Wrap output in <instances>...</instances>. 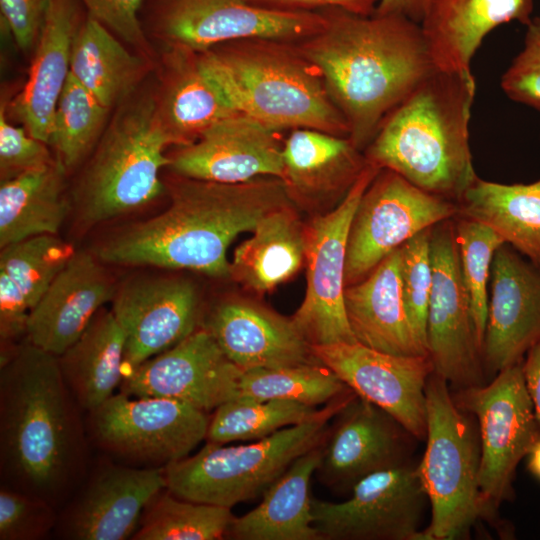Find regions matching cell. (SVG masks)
I'll list each match as a JSON object with an SVG mask.
<instances>
[{"label":"cell","instance_id":"cell-1","mask_svg":"<svg viewBox=\"0 0 540 540\" xmlns=\"http://www.w3.org/2000/svg\"><path fill=\"white\" fill-rule=\"evenodd\" d=\"M83 413L56 355L26 338L1 351V485L59 511L91 464Z\"/></svg>","mask_w":540,"mask_h":540},{"label":"cell","instance_id":"cell-2","mask_svg":"<svg viewBox=\"0 0 540 540\" xmlns=\"http://www.w3.org/2000/svg\"><path fill=\"white\" fill-rule=\"evenodd\" d=\"M325 26L297 42L316 67L361 151L387 115L435 68L420 25L397 15L327 10Z\"/></svg>","mask_w":540,"mask_h":540},{"label":"cell","instance_id":"cell-3","mask_svg":"<svg viewBox=\"0 0 540 540\" xmlns=\"http://www.w3.org/2000/svg\"><path fill=\"white\" fill-rule=\"evenodd\" d=\"M169 206L104 240L96 257L116 265L188 269L229 277L227 249L268 212L289 203L284 181L259 177L224 184L179 177Z\"/></svg>","mask_w":540,"mask_h":540},{"label":"cell","instance_id":"cell-4","mask_svg":"<svg viewBox=\"0 0 540 540\" xmlns=\"http://www.w3.org/2000/svg\"><path fill=\"white\" fill-rule=\"evenodd\" d=\"M472 73L434 70L383 120L365 148L368 163L458 202L477 180L469 143Z\"/></svg>","mask_w":540,"mask_h":540},{"label":"cell","instance_id":"cell-5","mask_svg":"<svg viewBox=\"0 0 540 540\" xmlns=\"http://www.w3.org/2000/svg\"><path fill=\"white\" fill-rule=\"evenodd\" d=\"M199 58L240 114L276 131L309 128L349 137L344 116L297 42L243 39Z\"/></svg>","mask_w":540,"mask_h":540},{"label":"cell","instance_id":"cell-6","mask_svg":"<svg viewBox=\"0 0 540 540\" xmlns=\"http://www.w3.org/2000/svg\"><path fill=\"white\" fill-rule=\"evenodd\" d=\"M170 145L156 94L132 96L118 106L76 188L82 222L102 223L156 199L164 190L160 173L170 164L164 153Z\"/></svg>","mask_w":540,"mask_h":540},{"label":"cell","instance_id":"cell-7","mask_svg":"<svg viewBox=\"0 0 540 540\" xmlns=\"http://www.w3.org/2000/svg\"><path fill=\"white\" fill-rule=\"evenodd\" d=\"M354 396L350 390L308 420L248 444L206 442L196 454L163 468L165 488L185 500L228 508L254 499L324 441L328 423Z\"/></svg>","mask_w":540,"mask_h":540},{"label":"cell","instance_id":"cell-8","mask_svg":"<svg viewBox=\"0 0 540 540\" xmlns=\"http://www.w3.org/2000/svg\"><path fill=\"white\" fill-rule=\"evenodd\" d=\"M427 432L418 475L431 506L423 540L465 538L482 518L479 492L480 439L471 414L454 401L445 378L426 383Z\"/></svg>","mask_w":540,"mask_h":540},{"label":"cell","instance_id":"cell-9","mask_svg":"<svg viewBox=\"0 0 540 540\" xmlns=\"http://www.w3.org/2000/svg\"><path fill=\"white\" fill-rule=\"evenodd\" d=\"M140 20L147 37L167 50L203 53L243 39L299 42L319 32L327 15L269 9L247 0H144Z\"/></svg>","mask_w":540,"mask_h":540},{"label":"cell","instance_id":"cell-10","mask_svg":"<svg viewBox=\"0 0 540 540\" xmlns=\"http://www.w3.org/2000/svg\"><path fill=\"white\" fill-rule=\"evenodd\" d=\"M209 422L208 412L187 403L120 391L85 417L89 442L103 455L142 468L189 456L206 439Z\"/></svg>","mask_w":540,"mask_h":540},{"label":"cell","instance_id":"cell-11","mask_svg":"<svg viewBox=\"0 0 540 540\" xmlns=\"http://www.w3.org/2000/svg\"><path fill=\"white\" fill-rule=\"evenodd\" d=\"M455 403L479 424V492L482 518L512 496L520 461L540 439L523 374V360L496 373L488 384L457 390Z\"/></svg>","mask_w":540,"mask_h":540},{"label":"cell","instance_id":"cell-12","mask_svg":"<svg viewBox=\"0 0 540 540\" xmlns=\"http://www.w3.org/2000/svg\"><path fill=\"white\" fill-rule=\"evenodd\" d=\"M380 170L367 162L339 205L306 230V292L292 321L310 345L357 342L344 305L347 242L361 197Z\"/></svg>","mask_w":540,"mask_h":540},{"label":"cell","instance_id":"cell-13","mask_svg":"<svg viewBox=\"0 0 540 540\" xmlns=\"http://www.w3.org/2000/svg\"><path fill=\"white\" fill-rule=\"evenodd\" d=\"M457 202L428 193L381 169L365 190L349 230L345 285L365 278L418 233L458 215Z\"/></svg>","mask_w":540,"mask_h":540},{"label":"cell","instance_id":"cell-14","mask_svg":"<svg viewBox=\"0 0 540 540\" xmlns=\"http://www.w3.org/2000/svg\"><path fill=\"white\" fill-rule=\"evenodd\" d=\"M427 350L434 372L457 390L483 384L482 348L463 280L454 218L431 229Z\"/></svg>","mask_w":540,"mask_h":540},{"label":"cell","instance_id":"cell-15","mask_svg":"<svg viewBox=\"0 0 540 540\" xmlns=\"http://www.w3.org/2000/svg\"><path fill=\"white\" fill-rule=\"evenodd\" d=\"M348 499L312 498L313 525L322 540H423L427 500L417 465L409 463L359 480Z\"/></svg>","mask_w":540,"mask_h":540},{"label":"cell","instance_id":"cell-16","mask_svg":"<svg viewBox=\"0 0 540 540\" xmlns=\"http://www.w3.org/2000/svg\"><path fill=\"white\" fill-rule=\"evenodd\" d=\"M166 487L163 468H142L101 455L58 512L54 535L68 540H126L148 503Z\"/></svg>","mask_w":540,"mask_h":540},{"label":"cell","instance_id":"cell-17","mask_svg":"<svg viewBox=\"0 0 540 540\" xmlns=\"http://www.w3.org/2000/svg\"><path fill=\"white\" fill-rule=\"evenodd\" d=\"M311 350L359 397L390 414L416 440H425V389L434 372L429 356L395 355L358 342L311 345Z\"/></svg>","mask_w":540,"mask_h":540},{"label":"cell","instance_id":"cell-18","mask_svg":"<svg viewBox=\"0 0 540 540\" xmlns=\"http://www.w3.org/2000/svg\"><path fill=\"white\" fill-rule=\"evenodd\" d=\"M242 373L200 326L175 346L125 372L119 391L174 399L209 412L238 397Z\"/></svg>","mask_w":540,"mask_h":540},{"label":"cell","instance_id":"cell-19","mask_svg":"<svg viewBox=\"0 0 540 540\" xmlns=\"http://www.w3.org/2000/svg\"><path fill=\"white\" fill-rule=\"evenodd\" d=\"M111 302L125 335L124 373L175 346L201 325L196 288L180 277L131 278L116 288Z\"/></svg>","mask_w":540,"mask_h":540},{"label":"cell","instance_id":"cell-20","mask_svg":"<svg viewBox=\"0 0 540 540\" xmlns=\"http://www.w3.org/2000/svg\"><path fill=\"white\" fill-rule=\"evenodd\" d=\"M335 418L316 471L330 489L348 492L372 473L408 463L415 438L380 407L355 394Z\"/></svg>","mask_w":540,"mask_h":540},{"label":"cell","instance_id":"cell-21","mask_svg":"<svg viewBox=\"0 0 540 540\" xmlns=\"http://www.w3.org/2000/svg\"><path fill=\"white\" fill-rule=\"evenodd\" d=\"M278 132L243 114L225 118L194 142L180 146L169 168L178 177L224 184L259 177L283 178Z\"/></svg>","mask_w":540,"mask_h":540},{"label":"cell","instance_id":"cell-22","mask_svg":"<svg viewBox=\"0 0 540 540\" xmlns=\"http://www.w3.org/2000/svg\"><path fill=\"white\" fill-rule=\"evenodd\" d=\"M490 280L482 361L497 373L522 361L540 343V268L503 244L495 253Z\"/></svg>","mask_w":540,"mask_h":540},{"label":"cell","instance_id":"cell-23","mask_svg":"<svg viewBox=\"0 0 540 540\" xmlns=\"http://www.w3.org/2000/svg\"><path fill=\"white\" fill-rule=\"evenodd\" d=\"M200 326L242 371L320 363L292 319L250 301L224 300Z\"/></svg>","mask_w":540,"mask_h":540},{"label":"cell","instance_id":"cell-24","mask_svg":"<svg viewBox=\"0 0 540 540\" xmlns=\"http://www.w3.org/2000/svg\"><path fill=\"white\" fill-rule=\"evenodd\" d=\"M116 286L96 255L75 252L29 313L26 339L56 356L84 332Z\"/></svg>","mask_w":540,"mask_h":540},{"label":"cell","instance_id":"cell-25","mask_svg":"<svg viewBox=\"0 0 540 540\" xmlns=\"http://www.w3.org/2000/svg\"><path fill=\"white\" fill-rule=\"evenodd\" d=\"M87 15L80 0H50L27 81L9 105L28 133L48 145L55 108L70 75L72 44Z\"/></svg>","mask_w":540,"mask_h":540},{"label":"cell","instance_id":"cell-26","mask_svg":"<svg viewBox=\"0 0 540 540\" xmlns=\"http://www.w3.org/2000/svg\"><path fill=\"white\" fill-rule=\"evenodd\" d=\"M533 8L534 0H433L419 25L435 70L472 73L483 39L508 22L527 26Z\"/></svg>","mask_w":540,"mask_h":540},{"label":"cell","instance_id":"cell-27","mask_svg":"<svg viewBox=\"0 0 540 540\" xmlns=\"http://www.w3.org/2000/svg\"><path fill=\"white\" fill-rule=\"evenodd\" d=\"M400 248L365 278L344 290L347 320L356 341L369 348L404 356H428L418 345L405 310Z\"/></svg>","mask_w":540,"mask_h":540},{"label":"cell","instance_id":"cell-28","mask_svg":"<svg viewBox=\"0 0 540 540\" xmlns=\"http://www.w3.org/2000/svg\"><path fill=\"white\" fill-rule=\"evenodd\" d=\"M165 68L156 105L173 145H188L217 122L240 114L205 71L199 53L167 50Z\"/></svg>","mask_w":540,"mask_h":540},{"label":"cell","instance_id":"cell-29","mask_svg":"<svg viewBox=\"0 0 540 540\" xmlns=\"http://www.w3.org/2000/svg\"><path fill=\"white\" fill-rule=\"evenodd\" d=\"M322 443L298 457L263 492L256 508L235 517L225 538L322 540L313 525L310 496V482L321 460Z\"/></svg>","mask_w":540,"mask_h":540},{"label":"cell","instance_id":"cell-30","mask_svg":"<svg viewBox=\"0 0 540 540\" xmlns=\"http://www.w3.org/2000/svg\"><path fill=\"white\" fill-rule=\"evenodd\" d=\"M282 158L289 195L305 198L346 194L367 166L348 137L309 128L291 130Z\"/></svg>","mask_w":540,"mask_h":540},{"label":"cell","instance_id":"cell-31","mask_svg":"<svg viewBox=\"0 0 540 540\" xmlns=\"http://www.w3.org/2000/svg\"><path fill=\"white\" fill-rule=\"evenodd\" d=\"M253 235L236 248L229 277L265 293L293 277L306 259V231L290 203L265 214Z\"/></svg>","mask_w":540,"mask_h":540},{"label":"cell","instance_id":"cell-32","mask_svg":"<svg viewBox=\"0 0 540 540\" xmlns=\"http://www.w3.org/2000/svg\"><path fill=\"white\" fill-rule=\"evenodd\" d=\"M57 357L63 378L85 413L111 397L120 386L125 364V335L112 310L100 309Z\"/></svg>","mask_w":540,"mask_h":540},{"label":"cell","instance_id":"cell-33","mask_svg":"<svg viewBox=\"0 0 540 540\" xmlns=\"http://www.w3.org/2000/svg\"><path fill=\"white\" fill-rule=\"evenodd\" d=\"M120 40L87 15L71 50V75L109 110L131 98L149 70L148 57L132 54Z\"/></svg>","mask_w":540,"mask_h":540},{"label":"cell","instance_id":"cell-34","mask_svg":"<svg viewBox=\"0 0 540 540\" xmlns=\"http://www.w3.org/2000/svg\"><path fill=\"white\" fill-rule=\"evenodd\" d=\"M457 204V216L488 226L540 268V179L502 184L478 177Z\"/></svg>","mask_w":540,"mask_h":540},{"label":"cell","instance_id":"cell-35","mask_svg":"<svg viewBox=\"0 0 540 540\" xmlns=\"http://www.w3.org/2000/svg\"><path fill=\"white\" fill-rule=\"evenodd\" d=\"M67 171L54 158L0 184V247L43 234L57 235L69 212Z\"/></svg>","mask_w":540,"mask_h":540},{"label":"cell","instance_id":"cell-36","mask_svg":"<svg viewBox=\"0 0 540 540\" xmlns=\"http://www.w3.org/2000/svg\"><path fill=\"white\" fill-rule=\"evenodd\" d=\"M231 508L179 498L166 488L146 506L133 540H220L234 520Z\"/></svg>","mask_w":540,"mask_h":540},{"label":"cell","instance_id":"cell-37","mask_svg":"<svg viewBox=\"0 0 540 540\" xmlns=\"http://www.w3.org/2000/svg\"><path fill=\"white\" fill-rule=\"evenodd\" d=\"M317 411L295 401L236 397L214 410L205 440L218 444L260 440L308 420Z\"/></svg>","mask_w":540,"mask_h":540},{"label":"cell","instance_id":"cell-38","mask_svg":"<svg viewBox=\"0 0 540 540\" xmlns=\"http://www.w3.org/2000/svg\"><path fill=\"white\" fill-rule=\"evenodd\" d=\"M109 109L70 73L55 108L49 145L66 171L76 167L103 134Z\"/></svg>","mask_w":540,"mask_h":540},{"label":"cell","instance_id":"cell-39","mask_svg":"<svg viewBox=\"0 0 540 540\" xmlns=\"http://www.w3.org/2000/svg\"><path fill=\"white\" fill-rule=\"evenodd\" d=\"M351 389L321 363L243 371L238 397L279 399L316 407Z\"/></svg>","mask_w":540,"mask_h":540},{"label":"cell","instance_id":"cell-40","mask_svg":"<svg viewBox=\"0 0 540 540\" xmlns=\"http://www.w3.org/2000/svg\"><path fill=\"white\" fill-rule=\"evenodd\" d=\"M74 254L57 235H37L1 248L0 271L13 279L32 309Z\"/></svg>","mask_w":540,"mask_h":540},{"label":"cell","instance_id":"cell-41","mask_svg":"<svg viewBox=\"0 0 540 540\" xmlns=\"http://www.w3.org/2000/svg\"><path fill=\"white\" fill-rule=\"evenodd\" d=\"M463 280L467 289L478 341L483 344L488 318V281L496 251L505 244L488 226L454 217Z\"/></svg>","mask_w":540,"mask_h":540},{"label":"cell","instance_id":"cell-42","mask_svg":"<svg viewBox=\"0 0 540 540\" xmlns=\"http://www.w3.org/2000/svg\"><path fill=\"white\" fill-rule=\"evenodd\" d=\"M431 229L418 233L400 247L403 302L414 337L427 355V319L432 289Z\"/></svg>","mask_w":540,"mask_h":540},{"label":"cell","instance_id":"cell-43","mask_svg":"<svg viewBox=\"0 0 540 540\" xmlns=\"http://www.w3.org/2000/svg\"><path fill=\"white\" fill-rule=\"evenodd\" d=\"M58 510L41 498L0 486V540H41L54 534Z\"/></svg>","mask_w":540,"mask_h":540},{"label":"cell","instance_id":"cell-44","mask_svg":"<svg viewBox=\"0 0 540 540\" xmlns=\"http://www.w3.org/2000/svg\"><path fill=\"white\" fill-rule=\"evenodd\" d=\"M524 46L501 78V88L513 101L540 111V16L526 26Z\"/></svg>","mask_w":540,"mask_h":540},{"label":"cell","instance_id":"cell-45","mask_svg":"<svg viewBox=\"0 0 540 540\" xmlns=\"http://www.w3.org/2000/svg\"><path fill=\"white\" fill-rule=\"evenodd\" d=\"M45 142L31 136L24 126L13 125L7 117V105L0 106V178H14L26 171L42 167L54 158Z\"/></svg>","mask_w":540,"mask_h":540},{"label":"cell","instance_id":"cell-46","mask_svg":"<svg viewBox=\"0 0 540 540\" xmlns=\"http://www.w3.org/2000/svg\"><path fill=\"white\" fill-rule=\"evenodd\" d=\"M87 14L122 41L149 57L148 37L142 27L140 11L144 0H80Z\"/></svg>","mask_w":540,"mask_h":540},{"label":"cell","instance_id":"cell-47","mask_svg":"<svg viewBox=\"0 0 540 540\" xmlns=\"http://www.w3.org/2000/svg\"><path fill=\"white\" fill-rule=\"evenodd\" d=\"M50 0H0L2 28L22 50L33 48L39 38Z\"/></svg>","mask_w":540,"mask_h":540},{"label":"cell","instance_id":"cell-48","mask_svg":"<svg viewBox=\"0 0 540 540\" xmlns=\"http://www.w3.org/2000/svg\"><path fill=\"white\" fill-rule=\"evenodd\" d=\"M30 305L13 279L0 271V340L1 351L26 338Z\"/></svg>","mask_w":540,"mask_h":540},{"label":"cell","instance_id":"cell-49","mask_svg":"<svg viewBox=\"0 0 540 540\" xmlns=\"http://www.w3.org/2000/svg\"><path fill=\"white\" fill-rule=\"evenodd\" d=\"M250 3L275 10L318 11L340 9L359 15L375 12L379 0H247Z\"/></svg>","mask_w":540,"mask_h":540},{"label":"cell","instance_id":"cell-50","mask_svg":"<svg viewBox=\"0 0 540 540\" xmlns=\"http://www.w3.org/2000/svg\"><path fill=\"white\" fill-rule=\"evenodd\" d=\"M433 0H379L374 13L397 15L420 24Z\"/></svg>","mask_w":540,"mask_h":540},{"label":"cell","instance_id":"cell-51","mask_svg":"<svg viewBox=\"0 0 540 540\" xmlns=\"http://www.w3.org/2000/svg\"><path fill=\"white\" fill-rule=\"evenodd\" d=\"M525 385L540 424V343L532 346L523 359Z\"/></svg>","mask_w":540,"mask_h":540},{"label":"cell","instance_id":"cell-52","mask_svg":"<svg viewBox=\"0 0 540 540\" xmlns=\"http://www.w3.org/2000/svg\"><path fill=\"white\" fill-rule=\"evenodd\" d=\"M527 468L529 472L540 480V439L535 443L527 455Z\"/></svg>","mask_w":540,"mask_h":540}]
</instances>
